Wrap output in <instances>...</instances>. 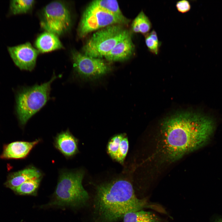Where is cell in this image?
<instances>
[{
    "label": "cell",
    "mask_w": 222,
    "mask_h": 222,
    "mask_svg": "<svg viewBox=\"0 0 222 222\" xmlns=\"http://www.w3.org/2000/svg\"><path fill=\"white\" fill-rule=\"evenodd\" d=\"M35 2L34 0L10 1L9 14L15 15L27 13L31 10Z\"/></svg>",
    "instance_id": "obj_18"
},
{
    "label": "cell",
    "mask_w": 222,
    "mask_h": 222,
    "mask_svg": "<svg viewBox=\"0 0 222 222\" xmlns=\"http://www.w3.org/2000/svg\"><path fill=\"white\" fill-rule=\"evenodd\" d=\"M134 49V45L129 32L104 57L109 61H124L130 57Z\"/></svg>",
    "instance_id": "obj_10"
},
{
    "label": "cell",
    "mask_w": 222,
    "mask_h": 222,
    "mask_svg": "<svg viewBox=\"0 0 222 222\" xmlns=\"http://www.w3.org/2000/svg\"><path fill=\"white\" fill-rule=\"evenodd\" d=\"M73 66L76 73L84 79H94L108 72L110 66L101 58L88 56L76 50L72 52Z\"/></svg>",
    "instance_id": "obj_8"
},
{
    "label": "cell",
    "mask_w": 222,
    "mask_h": 222,
    "mask_svg": "<svg viewBox=\"0 0 222 222\" xmlns=\"http://www.w3.org/2000/svg\"><path fill=\"white\" fill-rule=\"evenodd\" d=\"M83 173L66 172L60 175L51 205L77 207L84 205L89 196L82 184Z\"/></svg>",
    "instance_id": "obj_4"
},
{
    "label": "cell",
    "mask_w": 222,
    "mask_h": 222,
    "mask_svg": "<svg viewBox=\"0 0 222 222\" xmlns=\"http://www.w3.org/2000/svg\"><path fill=\"white\" fill-rule=\"evenodd\" d=\"M145 42L149 51L155 55L158 54L161 43L159 40L157 33L154 30L145 35Z\"/></svg>",
    "instance_id": "obj_20"
},
{
    "label": "cell",
    "mask_w": 222,
    "mask_h": 222,
    "mask_svg": "<svg viewBox=\"0 0 222 222\" xmlns=\"http://www.w3.org/2000/svg\"><path fill=\"white\" fill-rule=\"evenodd\" d=\"M214 222H222V217H218L214 220Z\"/></svg>",
    "instance_id": "obj_24"
},
{
    "label": "cell",
    "mask_w": 222,
    "mask_h": 222,
    "mask_svg": "<svg viewBox=\"0 0 222 222\" xmlns=\"http://www.w3.org/2000/svg\"><path fill=\"white\" fill-rule=\"evenodd\" d=\"M152 27L150 19L142 10L134 18L131 25L132 29L134 32L145 35L150 32Z\"/></svg>",
    "instance_id": "obj_15"
},
{
    "label": "cell",
    "mask_w": 222,
    "mask_h": 222,
    "mask_svg": "<svg viewBox=\"0 0 222 222\" xmlns=\"http://www.w3.org/2000/svg\"><path fill=\"white\" fill-rule=\"evenodd\" d=\"M124 136L121 134L116 135L112 138L109 142L108 151L109 154L113 159H116L121 141Z\"/></svg>",
    "instance_id": "obj_21"
},
{
    "label": "cell",
    "mask_w": 222,
    "mask_h": 222,
    "mask_svg": "<svg viewBox=\"0 0 222 222\" xmlns=\"http://www.w3.org/2000/svg\"><path fill=\"white\" fill-rule=\"evenodd\" d=\"M129 143L127 138L123 137L121 139L116 160L123 163L128 151Z\"/></svg>",
    "instance_id": "obj_22"
},
{
    "label": "cell",
    "mask_w": 222,
    "mask_h": 222,
    "mask_svg": "<svg viewBox=\"0 0 222 222\" xmlns=\"http://www.w3.org/2000/svg\"><path fill=\"white\" fill-rule=\"evenodd\" d=\"M35 46L39 52H46L62 48L58 36L48 32H43L37 37Z\"/></svg>",
    "instance_id": "obj_12"
},
{
    "label": "cell",
    "mask_w": 222,
    "mask_h": 222,
    "mask_svg": "<svg viewBox=\"0 0 222 222\" xmlns=\"http://www.w3.org/2000/svg\"><path fill=\"white\" fill-rule=\"evenodd\" d=\"M146 200L136 196L131 184L118 179L99 185L95 200V210L102 222H114L127 213L141 210Z\"/></svg>",
    "instance_id": "obj_2"
},
{
    "label": "cell",
    "mask_w": 222,
    "mask_h": 222,
    "mask_svg": "<svg viewBox=\"0 0 222 222\" xmlns=\"http://www.w3.org/2000/svg\"><path fill=\"white\" fill-rule=\"evenodd\" d=\"M90 4L113 14L121 17L124 16L122 13L118 2L116 0H94Z\"/></svg>",
    "instance_id": "obj_17"
},
{
    "label": "cell",
    "mask_w": 222,
    "mask_h": 222,
    "mask_svg": "<svg viewBox=\"0 0 222 222\" xmlns=\"http://www.w3.org/2000/svg\"><path fill=\"white\" fill-rule=\"evenodd\" d=\"M125 16H117L89 4L84 11L80 22L78 33L81 38L91 32L110 25L128 24Z\"/></svg>",
    "instance_id": "obj_7"
},
{
    "label": "cell",
    "mask_w": 222,
    "mask_h": 222,
    "mask_svg": "<svg viewBox=\"0 0 222 222\" xmlns=\"http://www.w3.org/2000/svg\"><path fill=\"white\" fill-rule=\"evenodd\" d=\"M198 112H182L166 118L161 127L162 150L173 161L207 144L216 127L214 118Z\"/></svg>",
    "instance_id": "obj_1"
},
{
    "label": "cell",
    "mask_w": 222,
    "mask_h": 222,
    "mask_svg": "<svg viewBox=\"0 0 222 222\" xmlns=\"http://www.w3.org/2000/svg\"><path fill=\"white\" fill-rule=\"evenodd\" d=\"M77 144L76 138L68 131L60 133L56 138V147L67 156H72L76 153Z\"/></svg>",
    "instance_id": "obj_13"
},
{
    "label": "cell",
    "mask_w": 222,
    "mask_h": 222,
    "mask_svg": "<svg viewBox=\"0 0 222 222\" xmlns=\"http://www.w3.org/2000/svg\"><path fill=\"white\" fill-rule=\"evenodd\" d=\"M175 6L178 11L182 13H187L190 11L191 9L190 2L186 0L177 2L176 3Z\"/></svg>",
    "instance_id": "obj_23"
},
{
    "label": "cell",
    "mask_w": 222,
    "mask_h": 222,
    "mask_svg": "<svg viewBox=\"0 0 222 222\" xmlns=\"http://www.w3.org/2000/svg\"><path fill=\"white\" fill-rule=\"evenodd\" d=\"M123 222H159L157 216L150 212L140 210L127 213L123 217Z\"/></svg>",
    "instance_id": "obj_16"
},
{
    "label": "cell",
    "mask_w": 222,
    "mask_h": 222,
    "mask_svg": "<svg viewBox=\"0 0 222 222\" xmlns=\"http://www.w3.org/2000/svg\"><path fill=\"white\" fill-rule=\"evenodd\" d=\"M40 181V178L31 179L23 183L13 190L20 194H32L37 190Z\"/></svg>",
    "instance_id": "obj_19"
},
{
    "label": "cell",
    "mask_w": 222,
    "mask_h": 222,
    "mask_svg": "<svg viewBox=\"0 0 222 222\" xmlns=\"http://www.w3.org/2000/svg\"><path fill=\"white\" fill-rule=\"evenodd\" d=\"M41 175L40 173L36 169L28 168L10 175L5 184L13 190L26 181L35 178H40Z\"/></svg>",
    "instance_id": "obj_14"
},
{
    "label": "cell",
    "mask_w": 222,
    "mask_h": 222,
    "mask_svg": "<svg viewBox=\"0 0 222 222\" xmlns=\"http://www.w3.org/2000/svg\"><path fill=\"white\" fill-rule=\"evenodd\" d=\"M7 49L13 61L20 69L31 71L34 69L39 51L30 43L9 47Z\"/></svg>",
    "instance_id": "obj_9"
},
{
    "label": "cell",
    "mask_w": 222,
    "mask_h": 222,
    "mask_svg": "<svg viewBox=\"0 0 222 222\" xmlns=\"http://www.w3.org/2000/svg\"><path fill=\"white\" fill-rule=\"evenodd\" d=\"M114 24L98 30L83 48V54L91 57H104L129 32L121 25Z\"/></svg>",
    "instance_id": "obj_5"
},
{
    "label": "cell",
    "mask_w": 222,
    "mask_h": 222,
    "mask_svg": "<svg viewBox=\"0 0 222 222\" xmlns=\"http://www.w3.org/2000/svg\"><path fill=\"white\" fill-rule=\"evenodd\" d=\"M59 76L54 75L47 82L25 88L16 97V110L20 123L24 125L46 104L49 98L51 84Z\"/></svg>",
    "instance_id": "obj_3"
},
{
    "label": "cell",
    "mask_w": 222,
    "mask_h": 222,
    "mask_svg": "<svg viewBox=\"0 0 222 222\" xmlns=\"http://www.w3.org/2000/svg\"><path fill=\"white\" fill-rule=\"evenodd\" d=\"M39 140L32 142L17 141L8 144L4 148L0 158L4 159H20L26 157Z\"/></svg>",
    "instance_id": "obj_11"
},
{
    "label": "cell",
    "mask_w": 222,
    "mask_h": 222,
    "mask_svg": "<svg viewBox=\"0 0 222 222\" xmlns=\"http://www.w3.org/2000/svg\"><path fill=\"white\" fill-rule=\"evenodd\" d=\"M41 27L46 31L60 36L67 32L72 25V18L68 8L60 1H54L47 4L42 12Z\"/></svg>",
    "instance_id": "obj_6"
}]
</instances>
